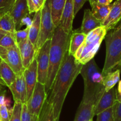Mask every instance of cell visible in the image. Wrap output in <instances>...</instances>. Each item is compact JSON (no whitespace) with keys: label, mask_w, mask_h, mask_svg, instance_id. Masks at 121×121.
Listing matches in <instances>:
<instances>
[{"label":"cell","mask_w":121,"mask_h":121,"mask_svg":"<svg viewBox=\"0 0 121 121\" xmlns=\"http://www.w3.org/2000/svg\"><path fill=\"white\" fill-rule=\"evenodd\" d=\"M5 95L4 92H1L0 93V106L1 105H4L5 104Z\"/></svg>","instance_id":"obj_39"},{"label":"cell","mask_w":121,"mask_h":121,"mask_svg":"<svg viewBox=\"0 0 121 121\" xmlns=\"http://www.w3.org/2000/svg\"><path fill=\"white\" fill-rule=\"evenodd\" d=\"M0 78H1V72H0Z\"/></svg>","instance_id":"obj_44"},{"label":"cell","mask_w":121,"mask_h":121,"mask_svg":"<svg viewBox=\"0 0 121 121\" xmlns=\"http://www.w3.org/2000/svg\"><path fill=\"white\" fill-rule=\"evenodd\" d=\"M1 61H2V60H1V58H0V63L1 62Z\"/></svg>","instance_id":"obj_43"},{"label":"cell","mask_w":121,"mask_h":121,"mask_svg":"<svg viewBox=\"0 0 121 121\" xmlns=\"http://www.w3.org/2000/svg\"><path fill=\"white\" fill-rule=\"evenodd\" d=\"M15 34L8 33L0 40V46L5 48H8L16 45Z\"/></svg>","instance_id":"obj_28"},{"label":"cell","mask_w":121,"mask_h":121,"mask_svg":"<svg viewBox=\"0 0 121 121\" xmlns=\"http://www.w3.org/2000/svg\"><path fill=\"white\" fill-rule=\"evenodd\" d=\"M113 0H97V2L100 4L104 5H109L111 4Z\"/></svg>","instance_id":"obj_38"},{"label":"cell","mask_w":121,"mask_h":121,"mask_svg":"<svg viewBox=\"0 0 121 121\" xmlns=\"http://www.w3.org/2000/svg\"><path fill=\"white\" fill-rule=\"evenodd\" d=\"M66 0H50L51 15L55 28L59 26Z\"/></svg>","instance_id":"obj_19"},{"label":"cell","mask_w":121,"mask_h":121,"mask_svg":"<svg viewBox=\"0 0 121 121\" xmlns=\"http://www.w3.org/2000/svg\"><path fill=\"white\" fill-rule=\"evenodd\" d=\"M96 121H113V108H110L97 115Z\"/></svg>","instance_id":"obj_31"},{"label":"cell","mask_w":121,"mask_h":121,"mask_svg":"<svg viewBox=\"0 0 121 121\" xmlns=\"http://www.w3.org/2000/svg\"><path fill=\"white\" fill-rule=\"evenodd\" d=\"M15 0H0V16L9 13Z\"/></svg>","instance_id":"obj_33"},{"label":"cell","mask_w":121,"mask_h":121,"mask_svg":"<svg viewBox=\"0 0 121 121\" xmlns=\"http://www.w3.org/2000/svg\"><path fill=\"white\" fill-rule=\"evenodd\" d=\"M11 113L5 105L0 106V121H10Z\"/></svg>","instance_id":"obj_34"},{"label":"cell","mask_w":121,"mask_h":121,"mask_svg":"<svg viewBox=\"0 0 121 121\" xmlns=\"http://www.w3.org/2000/svg\"><path fill=\"white\" fill-rule=\"evenodd\" d=\"M121 20V0H116L112 4L109 15L102 23L107 31L115 28Z\"/></svg>","instance_id":"obj_16"},{"label":"cell","mask_w":121,"mask_h":121,"mask_svg":"<svg viewBox=\"0 0 121 121\" xmlns=\"http://www.w3.org/2000/svg\"><path fill=\"white\" fill-rule=\"evenodd\" d=\"M22 60L23 66L26 69L36 57V51L34 45L28 39L24 40L17 44Z\"/></svg>","instance_id":"obj_14"},{"label":"cell","mask_w":121,"mask_h":121,"mask_svg":"<svg viewBox=\"0 0 121 121\" xmlns=\"http://www.w3.org/2000/svg\"><path fill=\"white\" fill-rule=\"evenodd\" d=\"M107 32L106 28L101 26L86 35L84 42L74 56L75 59L84 65L94 59Z\"/></svg>","instance_id":"obj_5"},{"label":"cell","mask_w":121,"mask_h":121,"mask_svg":"<svg viewBox=\"0 0 121 121\" xmlns=\"http://www.w3.org/2000/svg\"><path fill=\"white\" fill-rule=\"evenodd\" d=\"M113 108V121H121V102L116 101Z\"/></svg>","instance_id":"obj_35"},{"label":"cell","mask_w":121,"mask_h":121,"mask_svg":"<svg viewBox=\"0 0 121 121\" xmlns=\"http://www.w3.org/2000/svg\"><path fill=\"white\" fill-rule=\"evenodd\" d=\"M47 96L45 85L37 82L32 96L26 104L29 113L39 117Z\"/></svg>","instance_id":"obj_9"},{"label":"cell","mask_w":121,"mask_h":121,"mask_svg":"<svg viewBox=\"0 0 121 121\" xmlns=\"http://www.w3.org/2000/svg\"><path fill=\"white\" fill-rule=\"evenodd\" d=\"M86 37V35L79 31H73L70 35V44H69L68 53L70 55H75L77 50L83 44Z\"/></svg>","instance_id":"obj_21"},{"label":"cell","mask_w":121,"mask_h":121,"mask_svg":"<svg viewBox=\"0 0 121 121\" xmlns=\"http://www.w3.org/2000/svg\"><path fill=\"white\" fill-rule=\"evenodd\" d=\"M0 30L15 34L17 31L16 27L9 13L0 16Z\"/></svg>","instance_id":"obj_25"},{"label":"cell","mask_w":121,"mask_h":121,"mask_svg":"<svg viewBox=\"0 0 121 121\" xmlns=\"http://www.w3.org/2000/svg\"><path fill=\"white\" fill-rule=\"evenodd\" d=\"M101 26L102 23L93 15L91 11L88 9H85L79 31L87 35L91 31Z\"/></svg>","instance_id":"obj_17"},{"label":"cell","mask_w":121,"mask_h":121,"mask_svg":"<svg viewBox=\"0 0 121 121\" xmlns=\"http://www.w3.org/2000/svg\"><path fill=\"white\" fill-rule=\"evenodd\" d=\"M93 121V120H89V121Z\"/></svg>","instance_id":"obj_45"},{"label":"cell","mask_w":121,"mask_h":121,"mask_svg":"<svg viewBox=\"0 0 121 121\" xmlns=\"http://www.w3.org/2000/svg\"><path fill=\"white\" fill-rule=\"evenodd\" d=\"M41 13L42 10L34 13L29 28L28 39L34 45L35 48L36 47V44L38 41V39H39V33H40Z\"/></svg>","instance_id":"obj_18"},{"label":"cell","mask_w":121,"mask_h":121,"mask_svg":"<svg viewBox=\"0 0 121 121\" xmlns=\"http://www.w3.org/2000/svg\"><path fill=\"white\" fill-rule=\"evenodd\" d=\"M14 102L26 104L27 101V88L24 73L16 75L15 81L9 87Z\"/></svg>","instance_id":"obj_11"},{"label":"cell","mask_w":121,"mask_h":121,"mask_svg":"<svg viewBox=\"0 0 121 121\" xmlns=\"http://www.w3.org/2000/svg\"><path fill=\"white\" fill-rule=\"evenodd\" d=\"M106 58L102 73L103 76L121 65V22L106 35Z\"/></svg>","instance_id":"obj_4"},{"label":"cell","mask_w":121,"mask_h":121,"mask_svg":"<svg viewBox=\"0 0 121 121\" xmlns=\"http://www.w3.org/2000/svg\"><path fill=\"white\" fill-rule=\"evenodd\" d=\"M119 68H121V66H120V67H119Z\"/></svg>","instance_id":"obj_46"},{"label":"cell","mask_w":121,"mask_h":121,"mask_svg":"<svg viewBox=\"0 0 121 121\" xmlns=\"http://www.w3.org/2000/svg\"><path fill=\"white\" fill-rule=\"evenodd\" d=\"M39 121H59L55 117L53 106L47 99L40 112Z\"/></svg>","instance_id":"obj_26"},{"label":"cell","mask_w":121,"mask_h":121,"mask_svg":"<svg viewBox=\"0 0 121 121\" xmlns=\"http://www.w3.org/2000/svg\"><path fill=\"white\" fill-rule=\"evenodd\" d=\"M87 0H74V17L77 13L81 9L84 4Z\"/></svg>","instance_id":"obj_36"},{"label":"cell","mask_w":121,"mask_h":121,"mask_svg":"<svg viewBox=\"0 0 121 121\" xmlns=\"http://www.w3.org/2000/svg\"><path fill=\"white\" fill-rule=\"evenodd\" d=\"M0 58L11 67L16 75L24 73L25 69L23 66L20 50L17 44L8 48L0 46Z\"/></svg>","instance_id":"obj_7"},{"label":"cell","mask_w":121,"mask_h":121,"mask_svg":"<svg viewBox=\"0 0 121 121\" xmlns=\"http://www.w3.org/2000/svg\"><path fill=\"white\" fill-rule=\"evenodd\" d=\"M55 29L51 15L50 0H46L42 9L40 33L36 47V53L46 41L52 39Z\"/></svg>","instance_id":"obj_6"},{"label":"cell","mask_w":121,"mask_h":121,"mask_svg":"<svg viewBox=\"0 0 121 121\" xmlns=\"http://www.w3.org/2000/svg\"><path fill=\"white\" fill-rule=\"evenodd\" d=\"M70 35L64 31L60 26L55 29L51 39L49 50V65L45 88L47 95L49 93L54 79L62 63L64 56L68 51Z\"/></svg>","instance_id":"obj_2"},{"label":"cell","mask_w":121,"mask_h":121,"mask_svg":"<svg viewBox=\"0 0 121 121\" xmlns=\"http://www.w3.org/2000/svg\"><path fill=\"white\" fill-rule=\"evenodd\" d=\"M116 101L121 102V80H119L118 83V86L116 91Z\"/></svg>","instance_id":"obj_37"},{"label":"cell","mask_w":121,"mask_h":121,"mask_svg":"<svg viewBox=\"0 0 121 121\" xmlns=\"http://www.w3.org/2000/svg\"><path fill=\"white\" fill-rule=\"evenodd\" d=\"M46 0H27L30 14L42 10Z\"/></svg>","instance_id":"obj_27"},{"label":"cell","mask_w":121,"mask_h":121,"mask_svg":"<svg viewBox=\"0 0 121 121\" xmlns=\"http://www.w3.org/2000/svg\"><path fill=\"white\" fill-rule=\"evenodd\" d=\"M51 40H48L37 52L36 59L37 65V82L45 85L49 65Z\"/></svg>","instance_id":"obj_8"},{"label":"cell","mask_w":121,"mask_h":121,"mask_svg":"<svg viewBox=\"0 0 121 121\" xmlns=\"http://www.w3.org/2000/svg\"><path fill=\"white\" fill-rule=\"evenodd\" d=\"M94 117V105L81 102L76 112L74 121L93 120Z\"/></svg>","instance_id":"obj_20"},{"label":"cell","mask_w":121,"mask_h":121,"mask_svg":"<svg viewBox=\"0 0 121 121\" xmlns=\"http://www.w3.org/2000/svg\"><path fill=\"white\" fill-rule=\"evenodd\" d=\"M7 33H7V32L5 31H4L0 30V40L2 39V37H3Z\"/></svg>","instance_id":"obj_40"},{"label":"cell","mask_w":121,"mask_h":121,"mask_svg":"<svg viewBox=\"0 0 121 121\" xmlns=\"http://www.w3.org/2000/svg\"><path fill=\"white\" fill-rule=\"evenodd\" d=\"M89 2H90V5H91V7H92L94 4L97 3V0H88Z\"/></svg>","instance_id":"obj_41"},{"label":"cell","mask_w":121,"mask_h":121,"mask_svg":"<svg viewBox=\"0 0 121 121\" xmlns=\"http://www.w3.org/2000/svg\"><path fill=\"white\" fill-rule=\"evenodd\" d=\"M74 18V0H66L59 24L66 34H71L72 33Z\"/></svg>","instance_id":"obj_15"},{"label":"cell","mask_w":121,"mask_h":121,"mask_svg":"<svg viewBox=\"0 0 121 121\" xmlns=\"http://www.w3.org/2000/svg\"><path fill=\"white\" fill-rule=\"evenodd\" d=\"M22 105L23 104L20 103L14 102L11 113L10 121H21Z\"/></svg>","instance_id":"obj_29"},{"label":"cell","mask_w":121,"mask_h":121,"mask_svg":"<svg viewBox=\"0 0 121 121\" xmlns=\"http://www.w3.org/2000/svg\"><path fill=\"white\" fill-rule=\"evenodd\" d=\"M116 89L113 87L103 93L99 100L94 105V116L113 106L116 101Z\"/></svg>","instance_id":"obj_12"},{"label":"cell","mask_w":121,"mask_h":121,"mask_svg":"<svg viewBox=\"0 0 121 121\" xmlns=\"http://www.w3.org/2000/svg\"><path fill=\"white\" fill-rule=\"evenodd\" d=\"M121 70L116 69L115 71L108 73L103 76V85L106 92L113 88L115 85L119 82Z\"/></svg>","instance_id":"obj_24"},{"label":"cell","mask_w":121,"mask_h":121,"mask_svg":"<svg viewBox=\"0 0 121 121\" xmlns=\"http://www.w3.org/2000/svg\"><path fill=\"white\" fill-rule=\"evenodd\" d=\"M79 74L83 77L84 85L81 102L94 105L105 92L103 76L94 59L83 65Z\"/></svg>","instance_id":"obj_3"},{"label":"cell","mask_w":121,"mask_h":121,"mask_svg":"<svg viewBox=\"0 0 121 121\" xmlns=\"http://www.w3.org/2000/svg\"><path fill=\"white\" fill-rule=\"evenodd\" d=\"M29 28L30 26H27L25 29L21 30H19L16 31L15 33V38L17 45L21 41H24L26 39H28Z\"/></svg>","instance_id":"obj_32"},{"label":"cell","mask_w":121,"mask_h":121,"mask_svg":"<svg viewBox=\"0 0 121 121\" xmlns=\"http://www.w3.org/2000/svg\"><path fill=\"white\" fill-rule=\"evenodd\" d=\"M21 121H39V117L30 113L27 110L26 104H23Z\"/></svg>","instance_id":"obj_30"},{"label":"cell","mask_w":121,"mask_h":121,"mask_svg":"<svg viewBox=\"0 0 121 121\" xmlns=\"http://www.w3.org/2000/svg\"><path fill=\"white\" fill-rule=\"evenodd\" d=\"M83 65L70 55L68 51L59 69L50 90L47 100L53 106L54 115L59 121L60 112L68 92L73 85Z\"/></svg>","instance_id":"obj_1"},{"label":"cell","mask_w":121,"mask_h":121,"mask_svg":"<svg viewBox=\"0 0 121 121\" xmlns=\"http://www.w3.org/2000/svg\"></svg>","instance_id":"obj_47"},{"label":"cell","mask_w":121,"mask_h":121,"mask_svg":"<svg viewBox=\"0 0 121 121\" xmlns=\"http://www.w3.org/2000/svg\"><path fill=\"white\" fill-rule=\"evenodd\" d=\"M0 85H1V86H6L4 82L2 80V79L1 78H0Z\"/></svg>","instance_id":"obj_42"},{"label":"cell","mask_w":121,"mask_h":121,"mask_svg":"<svg viewBox=\"0 0 121 121\" xmlns=\"http://www.w3.org/2000/svg\"><path fill=\"white\" fill-rule=\"evenodd\" d=\"M0 72L1 79L4 82L6 86L9 88V86L15 81L16 74L11 67L2 60L0 63Z\"/></svg>","instance_id":"obj_22"},{"label":"cell","mask_w":121,"mask_h":121,"mask_svg":"<svg viewBox=\"0 0 121 121\" xmlns=\"http://www.w3.org/2000/svg\"><path fill=\"white\" fill-rule=\"evenodd\" d=\"M23 73L27 88V99L28 100L32 96L37 82V65L36 57L29 66L24 70Z\"/></svg>","instance_id":"obj_13"},{"label":"cell","mask_w":121,"mask_h":121,"mask_svg":"<svg viewBox=\"0 0 121 121\" xmlns=\"http://www.w3.org/2000/svg\"><path fill=\"white\" fill-rule=\"evenodd\" d=\"M112 4L109 5H104L98 4V2L91 7V13L93 15L100 21L101 23L103 22L109 15L111 9Z\"/></svg>","instance_id":"obj_23"},{"label":"cell","mask_w":121,"mask_h":121,"mask_svg":"<svg viewBox=\"0 0 121 121\" xmlns=\"http://www.w3.org/2000/svg\"><path fill=\"white\" fill-rule=\"evenodd\" d=\"M9 14L14 20L16 30H19L23 25L24 20L30 14L27 0H15Z\"/></svg>","instance_id":"obj_10"}]
</instances>
